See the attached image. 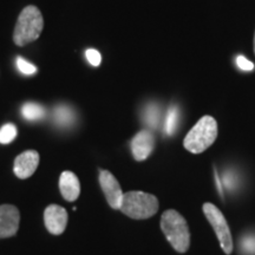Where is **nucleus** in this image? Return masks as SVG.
<instances>
[{"instance_id": "20e7f679", "label": "nucleus", "mask_w": 255, "mask_h": 255, "mask_svg": "<svg viewBox=\"0 0 255 255\" xmlns=\"http://www.w3.org/2000/svg\"><path fill=\"white\" fill-rule=\"evenodd\" d=\"M122 213L135 220L151 218L158 210V200L155 195L143 191H128L123 195Z\"/></svg>"}, {"instance_id": "f257e3e1", "label": "nucleus", "mask_w": 255, "mask_h": 255, "mask_svg": "<svg viewBox=\"0 0 255 255\" xmlns=\"http://www.w3.org/2000/svg\"><path fill=\"white\" fill-rule=\"evenodd\" d=\"M161 229L169 244L178 253H186L190 246V232L186 219L174 209H168L162 214Z\"/></svg>"}, {"instance_id": "ddd939ff", "label": "nucleus", "mask_w": 255, "mask_h": 255, "mask_svg": "<svg viewBox=\"0 0 255 255\" xmlns=\"http://www.w3.org/2000/svg\"><path fill=\"white\" fill-rule=\"evenodd\" d=\"M21 115L25 120L30 121V122H36V121H40L45 117L46 111L40 104L30 102L21 107Z\"/></svg>"}, {"instance_id": "39448f33", "label": "nucleus", "mask_w": 255, "mask_h": 255, "mask_svg": "<svg viewBox=\"0 0 255 255\" xmlns=\"http://www.w3.org/2000/svg\"><path fill=\"white\" fill-rule=\"evenodd\" d=\"M203 213H205L207 220H208L213 229H214L222 251L227 255H231L233 248H234L232 233L231 229H229L227 220L223 216L221 210L215 205H213V203L207 202L203 205Z\"/></svg>"}, {"instance_id": "1a4fd4ad", "label": "nucleus", "mask_w": 255, "mask_h": 255, "mask_svg": "<svg viewBox=\"0 0 255 255\" xmlns=\"http://www.w3.org/2000/svg\"><path fill=\"white\" fill-rule=\"evenodd\" d=\"M155 146V137L148 130L139 131L131 141V151L136 161H144L151 155Z\"/></svg>"}, {"instance_id": "f3484780", "label": "nucleus", "mask_w": 255, "mask_h": 255, "mask_svg": "<svg viewBox=\"0 0 255 255\" xmlns=\"http://www.w3.org/2000/svg\"><path fill=\"white\" fill-rule=\"evenodd\" d=\"M17 68L21 73L27 76L33 75V73L37 72L36 66H34L33 64L28 63L27 60H25L24 58H21V57H18L17 58Z\"/></svg>"}, {"instance_id": "4468645a", "label": "nucleus", "mask_w": 255, "mask_h": 255, "mask_svg": "<svg viewBox=\"0 0 255 255\" xmlns=\"http://www.w3.org/2000/svg\"><path fill=\"white\" fill-rule=\"evenodd\" d=\"M18 130L14 124L7 123L0 128V143L1 144H8L17 137Z\"/></svg>"}, {"instance_id": "f8f14e48", "label": "nucleus", "mask_w": 255, "mask_h": 255, "mask_svg": "<svg viewBox=\"0 0 255 255\" xmlns=\"http://www.w3.org/2000/svg\"><path fill=\"white\" fill-rule=\"evenodd\" d=\"M53 120L60 128H70L76 122V114L69 105L59 104L53 110Z\"/></svg>"}, {"instance_id": "423d86ee", "label": "nucleus", "mask_w": 255, "mask_h": 255, "mask_svg": "<svg viewBox=\"0 0 255 255\" xmlns=\"http://www.w3.org/2000/svg\"><path fill=\"white\" fill-rule=\"evenodd\" d=\"M100 184L103 190L105 199L113 209H120L123 200V191L121 188L119 181L110 171L101 170L100 171Z\"/></svg>"}, {"instance_id": "7ed1b4c3", "label": "nucleus", "mask_w": 255, "mask_h": 255, "mask_svg": "<svg viewBox=\"0 0 255 255\" xmlns=\"http://www.w3.org/2000/svg\"><path fill=\"white\" fill-rule=\"evenodd\" d=\"M44 27L43 15L36 6H26L19 14L13 40L18 46H24L39 38Z\"/></svg>"}, {"instance_id": "f03ea898", "label": "nucleus", "mask_w": 255, "mask_h": 255, "mask_svg": "<svg viewBox=\"0 0 255 255\" xmlns=\"http://www.w3.org/2000/svg\"><path fill=\"white\" fill-rule=\"evenodd\" d=\"M218 138V122L214 117L203 116L187 133L183 141L184 148L193 154H201Z\"/></svg>"}, {"instance_id": "a211bd4d", "label": "nucleus", "mask_w": 255, "mask_h": 255, "mask_svg": "<svg viewBox=\"0 0 255 255\" xmlns=\"http://www.w3.org/2000/svg\"><path fill=\"white\" fill-rule=\"evenodd\" d=\"M85 57H87L88 62L90 63L92 66H98L101 64L102 57H101V53L98 52L97 50L95 49L87 50L85 51Z\"/></svg>"}, {"instance_id": "dca6fc26", "label": "nucleus", "mask_w": 255, "mask_h": 255, "mask_svg": "<svg viewBox=\"0 0 255 255\" xmlns=\"http://www.w3.org/2000/svg\"><path fill=\"white\" fill-rule=\"evenodd\" d=\"M177 121H178V113L176 110V108H173V109L169 110L168 116H167V122H165V131L169 135H171L175 131L177 126Z\"/></svg>"}, {"instance_id": "9b49d317", "label": "nucleus", "mask_w": 255, "mask_h": 255, "mask_svg": "<svg viewBox=\"0 0 255 255\" xmlns=\"http://www.w3.org/2000/svg\"><path fill=\"white\" fill-rule=\"evenodd\" d=\"M59 189L64 199L69 202L77 200L81 194V184L78 177L71 171H64L59 178Z\"/></svg>"}, {"instance_id": "0eeeda50", "label": "nucleus", "mask_w": 255, "mask_h": 255, "mask_svg": "<svg viewBox=\"0 0 255 255\" xmlns=\"http://www.w3.org/2000/svg\"><path fill=\"white\" fill-rule=\"evenodd\" d=\"M44 221L51 234L60 235L68 225V212L63 207L51 205L44 212Z\"/></svg>"}, {"instance_id": "aec40b11", "label": "nucleus", "mask_w": 255, "mask_h": 255, "mask_svg": "<svg viewBox=\"0 0 255 255\" xmlns=\"http://www.w3.org/2000/svg\"><path fill=\"white\" fill-rule=\"evenodd\" d=\"M254 52H255V33H254Z\"/></svg>"}, {"instance_id": "2eb2a0df", "label": "nucleus", "mask_w": 255, "mask_h": 255, "mask_svg": "<svg viewBox=\"0 0 255 255\" xmlns=\"http://www.w3.org/2000/svg\"><path fill=\"white\" fill-rule=\"evenodd\" d=\"M144 119L145 122L148 126L156 128L158 124V120H159V110L156 105L151 104L146 108V110L144 111Z\"/></svg>"}, {"instance_id": "6e6552de", "label": "nucleus", "mask_w": 255, "mask_h": 255, "mask_svg": "<svg viewBox=\"0 0 255 255\" xmlns=\"http://www.w3.org/2000/svg\"><path fill=\"white\" fill-rule=\"evenodd\" d=\"M19 221L20 215L14 206H0V239L13 237L18 232Z\"/></svg>"}, {"instance_id": "9d476101", "label": "nucleus", "mask_w": 255, "mask_h": 255, "mask_svg": "<svg viewBox=\"0 0 255 255\" xmlns=\"http://www.w3.org/2000/svg\"><path fill=\"white\" fill-rule=\"evenodd\" d=\"M39 164V154L34 150H26L17 156L14 161V174L19 178L30 177Z\"/></svg>"}, {"instance_id": "6ab92c4d", "label": "nucleus", "mask_w": 255, "mask_h": 255, "mask_svg": "<svg viewBox=\"0 0 255 255\" xmlns=\"http://www.w3.org/2000/svg\"><path fill=\"white\" fill-rule=\"evenodd\" d=\"M238 66L241 70H245V71H252L254 69V64L250 62L247 58H245L244 56H239L237 58Z\"/></svg>"}]
</instances>
